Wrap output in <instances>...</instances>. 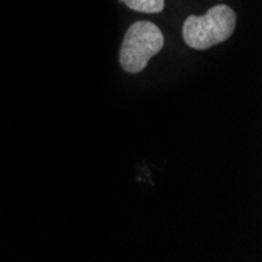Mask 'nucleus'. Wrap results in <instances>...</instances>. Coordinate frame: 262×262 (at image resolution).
<instances>
[{
	"label": "nucleus",
	"instance_id": "nucleus-3",
	"mask_svg": "<svg viewBox=\"0 0 262 262\" xmlns=\"http://www.w3.org/2000/svg\"><path fill=\"white\" fill-rule=\"evenodd\" d=\"M120 2L140 13H160L165 8V0H120Z\"/></svg>",
	"mask_w": 262,
	"mask_h": 262
},
{
	"label": "nucleus",
	"instance_id": "nucleus-2",
	"mask_svg": "<svg viewBox=\"0 0 262 262\" xmlns=\"http://www.w3.org/2000/svg\"><path fill=\"white\" fill-rule=\"evenodd\" d=\"M163 33L152 22L138 20L127 29L121 49L120 64L130 74L141 73L148 61L163 49Z\"/></svg>",
	"mask_w": 262,
	"mask_h": 262
},
{
	"label": "nucleus",
	"instance_id": "nucleus-1",
	"mask_svg": "<svg viewBox=\"0 0 262 262\" xmlns=\"http://www.w3.org/2000/svg\"><path fill=\"white\" fill-rule=\"evenodd\" d=\"M237 16L228 5H215L204 16H188L182 27L187 46L196 51H206L231 38L235 29Z\"/></svg>",
	"mask_w": 262,
	"mask_h": 262
}]
</instances>
